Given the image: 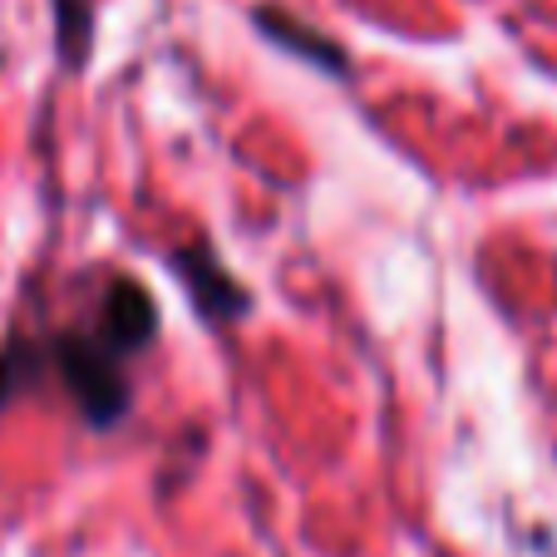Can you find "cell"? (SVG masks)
I'll use <instances>...</instances> for the list:
<instances>
[{"instance_id": "obj_1", "label": "cell", "mask_w": 557, "mask_h": 557, "mask_svg": "<svg viewBox=\"0 0 557 557\" xmlns=\"http://www.w3.org/2000/svg\"><path fill=\"white\" fill-rule=\"evenodd\" d=\"M54 375L64 380L70 400L79 405L95 430H109L128 414V356L104 336L99 326H74L45 341Z\"/></svg>"}, {"instance_id": "obj_2", "label": "cell", "mask_w": 557, "mask_h": 557, "mask_svg": "<svg viewBox=\"0 0 557 557\" xmlns=\"http://www.w3.org/2000/svg\"><path fill=\"white\" fill-rule=\"evenodd\" d=\"M169 267H173V276L183 282L188 301L198 306L202 315H208L212 326H227V321H237V315L252 311V296H247V286L237 282L227 267H222V257L212 252L208 237H198V243H183L178 252H169Z\"/></svg>"}, {"instance_id": "obj_3", "label": "cell", "mask_w": 557, "mask_h": 557, "mask_svg": "<svg viewBox=\"0 0 557 557\" xmlns=\"http://www.w3.org/2000/svg\"><path fill=\"white\" fill-rule=\"evenodd\" d=\"M95 326L104 331V336L114 341L128 360H134V356H144V350L153 346V336H158V306H153V296L134 282V276H119V282H109L104 301H99Z\"/></svg>"}, {"instance_id": "obj_4", "label": "cell", "mask_w": 557, "mask_h": 557, "mask_svg": "<svg viewBox=\"0 0 557 557\" xmlns=\"http://www.w3.org/2000/svg\"><path fill=\"white\" fill-rule=\"evenodd\" d=\"M252 21H257V30H262L267 40L276 45V50L296 54V60L315 64V70H326V74H346V70H350L346 50H341V45L331 40L326 30H315V25H306V21H296V15H286L282 5H257Z\"/></svg>"}, {"instance_id": "obj_5", "label": "cell", "mask_w": 557, "mask_h": 557, "mask_svg": "<svg viewBox=\"0 0 557 557\" xmlns=\"http://www.w3.org/2000/svg\"><path fill=\"white\" fill-rule=\"evenodd\" d=\"M45 366H50L45 341H11V346L0 350V410H5L21 389H30Z\"/></svg>"}]
</instances>
